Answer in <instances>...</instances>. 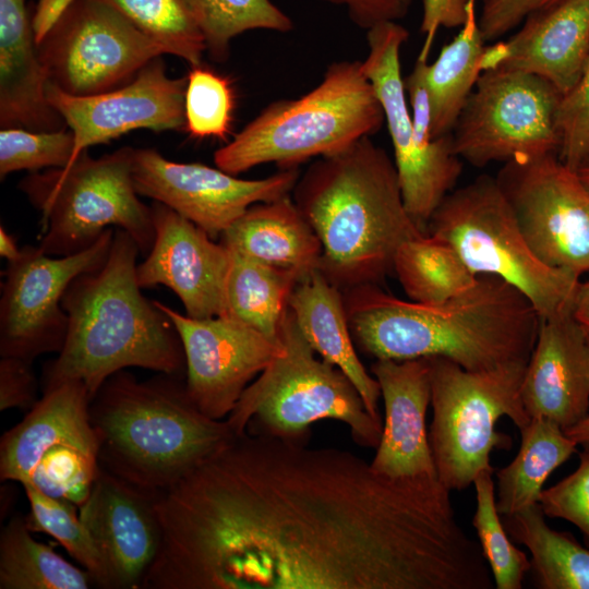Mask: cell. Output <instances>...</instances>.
Here are the masks:
<instances>
[{"label":"cell","instance_id":"cell-1","mask_svg":"<svg viewBox=\"0 0 589 589\" xmlns=\"http://www.w3.org/2000/svg\"><path fill=\"white\" fill-rule=\"evenodd\" d=\"M244 433L155 501L143 589H491L435 477L393 478L338 448Z\"/></svg>","mask_w":589,"mask_h":589},{"label":"cell","instance_id":"cell-2","mask_svg":"<svg viewBox=\"0 0 589 589\" xmlns=\"http://www.w3.org/2000/svg\"><path fill=\"white\" fill-rule=\"evenodd\" d=\"M342 296L354 344L375 359L442 357L469 371L528 362L540 324L520 291L488 275L437 304L399 299L377 284Z\"/></svg>","mask_w":589,"mask_h":589},{"label":"cell","instance_id":"cell-3","mask_svg":"<svg viewBox=\"0 0 589 589\" xmlns=\"http://www.w3.org/2000/svg\"><path fill=\"white\" fill-rule=\"evenodd\" d=\"M292 193L321 241L318 271L342 291L380 283L397 250L425 233L406 209L394 159L371 136L318 157Z\"/></svg>","mask_w":589,"mask_h":589},{"label":"cell","instance_id":"cell-4","mask_svg":"<svg viewBox=\"0 0 589 589\" xmlns=\"http://www.w3.org/2000/svg\"><path fill=\"white\" fill-rule=\"evenodd\" d=\"M139 253L134 239L116 228L106 263L69 285L61 301L68 334L58 357L45 368L44 392L77 381L92 400L111 375L125 368L182 373L185 358L173 323L142 294Z\"/></svg>","mask_w":589,"mask_h":589},{"label":"cell","instance_id":"cell-5","mask_svg":"<svg viewBox=\"0 0 589 589\" xmlns=\"http://www.w3.org/2000/svg\"><path fill=\"white\" fill-rule=\"evenodd\" d=\"M98 464L154 494L172 486L236 435L202 413L177 376L139 381L119 371L89 404Z\"/></svg>","mask_w":589,"mask_h":589},{"label":"cell","instance_id":"cell-6","mask_svg":"<svg viewBox=\"0 0 589 589\" xmlns=\"http://www.w3.org/2000/svg\"><path fill=\"white\" fill-rule=\"evenodd\" d=\"M384 122L382 105L361 61H336L303 96L265 107L214 153V161L233 176L263 164L298 168L373 135Z\"/></svg>","mask_w":589,"mask_h":589},{"label":"cell","instance_id":"cell-7","mask_svg":"<svg viewBox=\"0 0 589 589\" xmlns=\"http://www.w3.org/2000/svg\"><path fill=\"white\" fill-rule=\"evenodd\" d=\"M280 352L245 388L227 417L233 434L306 442L310 426L332 419L347 424L360 446H378L383 423L368 411L351 380L316 352L288 310L280 323Z\"/></svg>","mask_w":589,"mask_h":589},{"label":"cell","instance_id":"cell-8","mask_svg":"<svg viewBox=\"0 0 589 589\" xmlns=\"http://www.w3.org/2000/svg\"><path fill=\"white\" fill-rule=\"evenodd\" d=\"M132 147L93 158L84 151L68 167L31 172L19 188L40 213L38 247L67 256L94 244L108 228L127 231L140 252L151 251L155 229L133 182Z\"/></svg>","mask_w":589,"mask_h":589},{"label":"cell","instance_id":"cell-9","mask_svg":"<svg viewBox=\"0 0 589 589\" xmlns=\"http://www.w3.org/2000/svg\"><path fill=\"white\" fill-rule=\"evenodd\" d=\"M426 233L448 243L476 276H494L516 288L540 318L573 306L580 277L534 255L496 178L480 176L449 192Z\"/></svg>","mask_w":589,"mask_h":589},{"label":"cell","instance_id":"cell-10","mask_svg":"<svg viewBox=\"0 0 589 589\" xmlns=\"http://www.w3.org/2000/svg\"><path fill=\"white\" fill-rule=\"evenodd\" d=\"M432 421L429 444L438 481L450 492L473 484L492 470L493 449H509L512 438L495 430L503 416L521 430L531 420L520 395L527 362L469 371L430 357Z\"/></svg>","mask_w":589,"mask_h":589},{"label":"cell","instance_id":"cell-11","mask_svg":"<svg viewBox=\"0 0 589 589\" xmlns=\"http://www.w3.org/2000/svg\"><path fill=\"white\" fill-rule=\"evenodd\" d=\"M562 97L534 74L482 71L450 133L455 153L476 167L557 154Z\"/></svg>","mask_w":589,"mask_h":589},{"label":"cell","instance_id":"cell-12","mask_svg":"<svg viewBox=\"0 0 589 589\" xmlns=\"http://www.w3.org/2000/svg\"><path fill=\"white\" fill-rule=\"evenodd\" d=\"M36 48L48 82L73 96L118 88L166 53L104 0H73Z\"/></svg>","mask_w":589,"mask_h":589},{"label":"cell","instance_id":"cell-13","mask_svg":"<svg viewBox=\"0 0 589 589\" xmlns=\"http://www.w3.org/2000/svg\"><path fill=\"white\" fill-rule=\"evenodd\" d=\"M116 228H108L82 252L51 256L39 247L25 245L19 259L2 273L0 298V356L33 362L44 353H59L65 342L69 318L61 301L81 274L107 261Z\"/></svg>","mask_w":589,"mask_h":589},{"label":"cell","instance_id":"cell-14","mask_svg":"<svg viewBox=\"0 0 589 589\" xmlns=\"http://www.w3.org/2000/svg\"><path fill=\"white\" fill-rule=\"evenodd\" d=\"M495 178L534 255L589 274V190L577 171L549 154L505 163Z\"/></svg>","mask_w":589,"mask_h":589},{"label":"cell","instance_id":"cell-15","mask_svg":"<svg viewBox=\"0 0 589 589\" xmlns=\"http://www.w3.org/2000/svg\"><path fill=\"white\" fill-rule=\"evenodd\" d=\"M408 37L409 32L398 22L368 29L369 52L361 67L384 111L406 209L426 233L433 213L454 190L462 161L454 151L452 134L442 136L432 151L417 146L400 68V49Z\"/></svg>","mask_w":589,"mask_h":589},{"label":"cell","instance_id":"cell-16","mask_svg":"<svg viewBox=\"0 0 589 589\" xmlns=\"http://www.w3.org/2000/svg\"><path fill=\"white\" fill-rule=\"evenodd\" d=\"M135 191L159 202L203 229L220 236L257 203L290 194L299 168L280 169L263 179H240L200 163H176L153 148H134Z\"/></svg>","mask_w":589,"mask_h":589},{"label":"cell","instance_id":"cell-17","mask_svg":"<svg viewBox=\"0 0 589 589\" xmlns=\"http://www.w3.org/2000/svg\"><path fill=\"white\" fill-rule=\"evenodd\" d=\"M154 302L180 336L189 398L206 417L227 419L245 388L280 352L279 339L229 315L193 318Z\"/></svg>","mask_w":589,"mask_h":589},{"label":"cell","instance_id":"cell-18","mask_svg":"<svg viewBox=\"0 0 589 589\" xmlns=\"http://www.w3.org/2000/svg\"><path fill=\"white\" fill-rule=\"evenodd\" d=\"M185 88L187 76H168L161 57L152 60L131 82L101 94L73 96L48 83L47 99L74 135L68 166L88 147L133 130L181 129L185 124Z\"/></svg>","mask_w":589,"mask_h":589},{"label":"cell","instance_id":"cell-19","mask_svg":"<svg viewBox=\"0 0 589 589\" xmlns=\"http://www.w3.org/2000/svg\"><path fill=\"white\" fill-rule=\"evenodd\" d=\"M151 211L155 238L136 265L140 287L171 289L193 318L226 315L231 252L168 206L154 201Z\"/></svg>","mask_w":589,"mask_h":589},{"label":"cell","instance_id":"cell-20","mask_svg":"<svg viewBox=\"0 0 589 589\" xmlns=\"http://www.w3.org/2000/svg\"><path fill=\"white\" fill-rule=\"evenodd\" d=\"M156 496L99 466L79 513L100 557L104 588L142 587L161 539Z\"/></svg>","mask_w":589,"mask_h":589},{"label":"cell","instance_id":"cell-21","mask_svg":"<svg viewBox=\"0 0 589 589\" xmlns=\"http://www.w3.org/2000/svg\"><path fill=\"white\" fill-rule=\"evenodd\" d=\"M572 308L540 318L520 388L529 417L564 432L589 416V336Z\"/></svg>","mask_w":589,"mask_h":589},{"label":"cell","instance_id":"cell-22","mask_svg":"<svg viewBox=\"0 0 589 589\" xmlns=\"http://www.w3.org/2000/svg\"><path fill=\"white\" fill-rule=\"evenodd\" d=\"M522 22L508 39L485 47L481 71L534 74L566 95L579 81L589 57V0H558Z\"/></svg>","mask_w":589,"mask_h":589},{"label":"cell","instance_id":"cell-23","mask_svg":"<svg viewBox=\"0 0 589 589\" xmlns=\"http://www.w3.org/2000/svg\"><path fill=\"white\" fill-rule=\"evenodd\" d=\"M371 372L385 409L372 468L393 478H437L425 424L431 405L429 359H375Z\"/></svg>","mask_w":589,"mask_h":589},{"label":"cell","instance_id":"cell-24","mask_svg":"<svg viewBox=\"0 0 589 589\" xmlns=\"http://www.w3.org/2000/svg\"><path fill=\"white\" fill-rule=\"evenodd\" d=\"M89 404L86 387L77 381L45 390L23 420L1 437V480L28 482L41 456L55 446H73L98 459Z\"/></svg>","mask_w":589,"mask_h":589},{"label":"cell","instance_id":"cell-25","mask_svg":"<svg viewBox=\"0 0 589 589\" xmlns=\"http://www.w3.org/2000/svg\"><path fill=\"white\" fill-rule=\"evenodd\" d=\"M48 83L25 0H0L1 129H65L63 118L47 99Z\"/></svg>","mask_w":589,"mask_h":589},{"label":"cell","instance_id":"cell-26","mask_svg":"<svg viewBox=\"0 0 589 589\" xmlns=\"http://www.w3.org/2000/svg\"><path fill=\"white\" fill-rule=\"evenodd\" d=\"M288 306L313 350L351 380L370 414L382 420L380 386L356 352L341 290L315 269L298 281Z\"/></svg>","mask_w":589,"mask_h":589},{"label":"cell","instance_id":"cell-27","mask_svg":"<svg viewBox=\"0 0 589 589\" xmlns=\"http://www.w3.org/2000/svg\"><path fill=\"white\" fill-rule=\"evenodd\" d=\"M230 252L292 271L318 269L322 244L290 194L250 206L219 238Z\"/></svg>","mask_w":589,"mask_h":589},{"label":"cell","instance_id":"cell-28","mask_svg":"<svg viewBox=\"0 0 589 589\" xmlns=\"http://www.w3.org/2000/svg\"><path fill=\"white\" fill-rule=\"evenodd\" d=\"M466 11L460 32L443 46L436 60L426 67L432 139L452 133L482 72L485 46L478 23L476 0L468 1Z\"/></svg>","mask_w":589,"mask_h":589},{"label":"cell","instance_id":"cell-29","mask_svg":"<svg viewBox=\"0 0 589 589\" xmlns=\"http://www.w3.org/2000/svg\"><path fill=\"white\" fill-rule=\"evenodd\" d=\"M519 431L521 442L516 457L496 472V509L501 517L539 503L549 476L578 445L556 423L543 418H532Z\"/></svg>","mask_w":589,"mask_h":589},{"label":"cell","instance_id":"cell-30","mask_svg":"<svg viewBox=\"0 0 589 589\" xmlns=\"http://www.w3.org/2000/svg\"><path fill=\"white\" fill-rule=\"evenodd\" d=\"M502 518L509 538L531 553L538 588L589 589V550L549 527L539 503Z\"/></svg>","mask_w":589,"mask_h":589},{"label":"cell","instance_id":"cell-31","mask_svg":"<svg viewBox=\"0 0 589 589\" xmlns=\"http://www.w3.org/2000/svg\"><path fill=\"white\" fill-rule=\"evenodd\" d=\"M226 289L227 314L264 335L278 339L289 297L301 280L279 268L231 252Z\"/></svg>","mask_w":589,"mask_h":589},{"label":"cell","instance_id":"cell-32","mask_svg":"<svg viewBox=\"0 0 589 589\" xmlns=\"http://www.w3.org/2000/svg\"><path fill=\"white\" fill-rule=\"evenodd\" d=\"M94 581L32 536L25 517L15 516L0 534V589H87Z\"/></svg>","mask_w":589,"mask_h":589},{"label":"cell","instance_id":"cell-33","mask_svg":"<svg viewBox=\"0 0 589 589\" xmlns=\"http://www.w3.org/2000/svg\"><path fill=\"white\" fill-rule=\"evenodd\" d=\"M393 272L408 298L424 304L445 302L471 288L478 279L448 243L429 233L397 250Z\"/></svg>","mask_w":589,"mask_h":589},{"label":"cell","instance_id":"cell-34","mask_svg":"<svg viewBox=\"0 0 589 589\" xmlns=\"http://www.w3.org/2000/svg\"><path fill=\"white\" fill-rule=\"evenodd\" d=\"M104 1L158 43L166 53L191 67L202 63L206 45L193 0Z\"/></svg>","mask_w":589,"mask_h":589},{"label":"cell","instance_id":"cell-35","mask_svg":"<svg viewBox=\"0 0 589 589\" xmlns=\"http://www.w3.org/2000/svg\"><path fill=\"white\" fill-rule=\"evenodd\" d=\"M206 51L215 61L229 56L231 40L248 31L287 33L292 20L271 0H193Z\"/></svg>","mask_w":589,"mask_h":589},{"label":"cell","instance_id":"cell-36","mask_svg":"<svg viewBox=\"0 0 589 589\" xmlns=\"http://www.w3.org/2000/svg\"><path fill=\"white\" fill-rule=\"evenodd\" d=\"M492 470L481 471L474 479L477 507L472 526L482 554L491 569L497 589H520L531 563L509 538L496 509Z\"/></svg>","mask_w":589,"mask_h":589},{"label":"cell","instance_id":"cell-37","mask_svg":"<svg viewBox=\"0 0 589 589\" xmlns=\"http://www.w3.org/2000/svg\"><path fill=\"white\" fill-rule=\"evenodd\" d=\"M29 504L26 519L32 532H44L57 540L88 572L94 585L104 588L100 557L83 525L75 504L49 496L27 482L22 484Z\"/></svg>","mask_w":589,"mask_h":589},{"label":"cell","instance_id":"cell-38","mask_svg":"<svg viewBox=\"0 0 589 589\" xmlns=\"http://www.w3.org/2000/svg\"><path fill=\"white\" fill-rule=\"evenodd\" d=\"M235 111L230 81L201 64L191 67L184 96L185 130L194 139L226 140Z\"/></svg>","mask_w":589,"mask_h":589},{"label":"cell","instance_id":"cell-39","mask_svg":"<svg viewBox=\"0 0 589 589\" xmlns=\"http://www.w3.org/2000/svg\"><path fill=\"white\" fill-rule=\"evenodd\" d=\"M74 135L70 130L31 131L5 128L0 131V178L21 170L64 168L72 159Z\"/></svg>","mask_w":589,"mask_h":589},{"label":"cell","instance_id":"cell-40","mask_svg":"<svg viewBox=\"0 0 589 589\" xmlns=\"http://www.w3.org/2000/svg\"><path fill=\"white\" fill-rule=\"evenodd\" d=\"M98 470L97 457L73 446L60 445L41 456L28 482L49 496L80 507L87 498Z\"/></svg>","mask_w":589,"mask_h":589},{"label":"cell","instance_id":"cell-41","mask_svg":"<svg viewBox=\"0 0 589 589\" xmlns=\"http://www.w3.org/2000/svg\"><path fill=\"white\" fill-rule=\"evenodd\" d=\"M557 127L561 141L557 156L577 170L589 159V57L579 81L561 99Z\"/></svg>","mask_w":589,"mask_h":589},{"label":"cell","instance_id":"cell-42","mask_svg":"<svg viewBox=\"0 0 589 589\" xmlns=\"http://www.w3.org/2000/svg\"><path fill=\"white\" fill-rule=\"evenodd\" d=\"M539 504L546 517L575 525L589 543V449L580 453L574 472L543 489Z\"/></svg>","mask_w":589,"mask_h":589},{"label":"cell","instance_id":"cell-43","mask_svg":"<svg viewBox=\"0 0 589 589\" xmlns=\"http://www.w3.org/2000/svg\"><path fill=\"white\" fill-rule=\"evenodd\" d=\"M33 362L16 358L0 359V410L16 408L29 411L38 401V383Z\"/></svg>","mask_w":589,"mask_h":589},{"label":"cell","instance_id":"cell-44","mask_svg":"<svg viewBox=\"0 0 589 589\" xmlns=\"http://www.w3.org/2000/svg\"><path fill=\"white\" fill-rule=\"evenodd\" d=\"M558 0H482L478 23L484 41H493L536 10Z\"/></svg>","mask_w":589,"mask_h":589},{"label":"cell","instance_id":"cell-45","mask_svg":"<svg viewBox=\"0 0 589 589\" xmlns=\"http://www.w3.org/2000/svg\"><path fill=\"white\" fill-rule=\"evenodd\" d=\"M347 9L351 21L365 31L387 22H398L410 11L413 0H327Z\"/></svg>","mask_w":589,"mask_h":589},{"label":"cell","instance_id":"cell-46","mask_svg":"<svg viewBox=\"0 0 589 589\" xmlns=\"http://www.w3.org/2000/svg\"><path fill=\"white\" fill-rule=\"evenodd\" d=\"M469 0H423L421 32L425 34L426 44L432 45L441 26H461L467 15Z\"/></svg>","mask_w":589,"mask_h":589},{"label":"cell","instance_id":"cell-47","mask_svg":"<svg viewBox=\"0 0 589 589\" xmlns=\"http://www.w3.org/2000/svg\"><path fill=\"white\" fill-rule=\"evenodd\" d=\"M73 0H39L32 17L35 40L38 43Z\"/></svg>","mask_w":589,"mask_h":589},{"label":"cell","instance_id":"cell-48","mask_svg":"<svg viewBox=\"0 0 589 589\" xmlns=\"http://www.w3.org/2000/svg\"><path fill=\"white\" fill-rule=\"evenodd\" d=\"M573 314L589 334V279L581 281L575 294Z\"/></svg>","mask_w":589,"mask_h":589},{"label":"cell","instance_id":"cell-49","mask_svg":"<svg viewBox=\"0 0 589 589\" xmlns=\"http://www.w3.org/2000/svg\"><path fill=\"white\" fill-rule=\"evenodd\" d=\"M0 254L8 262L14 261L21 255V249L17 248L15 239L3 226L0 227Z\"/></svg>","mask_w":589,"mask_h":589},{"label":"cell","instance_id":"cell-50","mask_svg":"<svg viewBox=\"0 0 589 589\" xmlns=\"http://www.w3.org/2000/svg\"><path fill=\"white\" fill-rule=\"evenodd\" d=\"M565 434L573 438L578 445H589V416L569 430L565 431Z\"/></svg>","mask_w":589,"mask_h":589},{"label":"cell","instance_id":"cell-51","mask_svg":"<svg viewBox=\"0 0 589 589\" xmlns=\"http://www.w3.org/2000/svg\"><path fill=\"white\" fill-rule=\"evenodd\" d=\"M576 171L584 184L589 190V159L586 160Z\"/></svg>","mask_w":589,"mask_h":589}]
</instances>
